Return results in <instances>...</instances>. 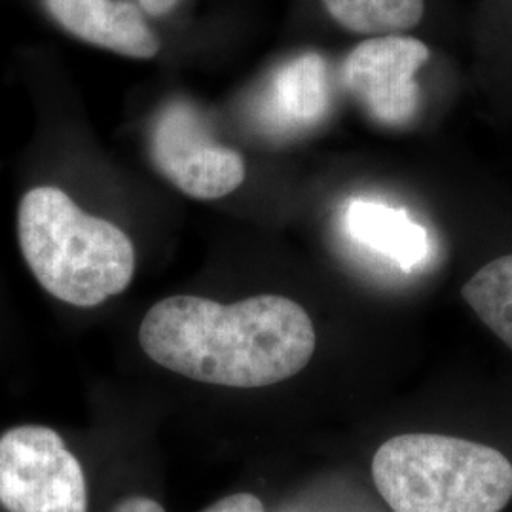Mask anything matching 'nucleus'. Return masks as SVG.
I'll return each instance as SVG.
<instances>
[{"instance_id":"nucleus-1","label":"nucleus","mask_w":512,"mask_h":512,"mask_svg":"<svg viewBox=\"0 0 512 512\" xmlns=\"http://www.w3.org/2000/svg\"><path fill=\"white\" fill-rule=\"evenodd\" d=\"M139 342L156 365L184 378L255 389L302 372L317 338L308 311L279 294L236 304L183 294L148 310Z\"/></svg>"},{"instance_id":"nucleus-2","label":"nucleus","mask_w":512,"mask_h":512,"mask_svg":"<svg viewBox=\"0 0 512 512\" xmlns=\"http://www.w3.org/2000/svg\"><path fill=\"white\" fill-rule=\"evenodd\" d=\"M18 238L42 289L76 308H93L124 293L135 274L128 234L80 209L57 186H37L21 198Z\"/></svg>"},{"instance_id":"nucleus-3","label":"nucleus","mask_w":512,"mask_h":512,"mask_svg":"<svg viewBox=\"0 0 512 512\" xmlns=\"http://www.w3.org/2000/svg\"><path fill=\"white\" fill-rule=\"evenodd\" d=\"M372 480L395 512H501L512 499V463L492 446L410 433L384 442Z\"/></svg>"},{"instance_id":"nucleus-4","label":"nucleus","mask_w":512,"mask_h":512,"mask_svg":"<svg viewBox=\"0 0 512 512\" xmlns=\"http://www.w3.org/2000/svg\"><path fill=\"white\" fill-rule=\"evenodd\" d=\"M2 512H90L80 459L54 429L19 425L0 437Z\"/></svg>"},{"instance_id":"nucleus-5","label":"nucleus","mask_w":512,"mask_h":512,"mask_svg":"<svg viewBox=\"0 0 512 512\" xmlns=\"http://www.w3.org/2000/svg\"><path fill=\"white\" fill-rule=\"evenodd\" d=\"M150 158L169 183L194 200H219L245 181L238 150L215 141L200 110L179 99L156 114Z\"/></svg>"},{"instance_id":"nucleus-6","label":"nucleus","mask_w":512,"mask_h":512,"mask_svg":"<svg viewBox=\"0 0 512 512\" xmlns=\"http://www.w3.org/2000/svg\"><path fill=\"white\" fill-rule=\"evenodd\" d=\"M418 38L389 35L361 42L342 65L349 95L378 122L399 126L418 109L416 74L429 61Z\"/></svg>"},{"instance_id":"nucleus-7","label":"nucleus","mask_w":512,"mask_h":512,"mask_svg":"<svg viewBox=\"0 0 512 512\" xmlns=\"http://www.w3.org/2000/svg\"><path fill=\"white\" fill-rule=\"evenodd\" d=\"M42 2L57 25L92 46L135 59H150L160 52V40L133 0Z\"/></svg>"},{"instance_id":"nucleus-8","label":"nucleus","mask_w":512,"mask_h":512,"mask_svg":"<svg viewBox=\"0 0 512 512\" xmlns=\"http://www.w3.org/2000/svg\"><path fill=\"white\" fill-rule=\"evenodd\" d=\"M329 107V78L323 57L298 55L275 73L264 99L266 118L277 128L317 122Z\"/></svg>"},{"instance_id":"nucleus-9","label":"nucleus","mask_w":512,"mask_h":512,"mask_svg":"<svg viewBox=\"0 0 512 512\" xmlns=\"http://www.w3.org/2000/svg\"><path fill=\"white\" fill-rule=\"evenodd\" d=\"M351 236L366 247L393 258L401 268L420 264L427 255V234L401 209L355 200L348 207Z\"/></svg>"},{"instance_id":"nucleus-10","label":"nucleus","mask_w":512,"mask_h":512,"mask_svg":"<svg viewBox=\"0 0 512 512\" xmlns=\"http://www.w3.org/2000/svg\"><path fill=\"white\" fill-rule=\"evenodd\" d=\"M330 18L357 35L389 37L414 29L423 0H323Z\"/></svg>"},{"instance_id":"nucleus-11","label":"nucleus","mask_w":512,"mask_h":512,"mask_svg":"<svg viewBox=\"0 0 512 512\" xmlns=\"http://www.w3.org/2000/svg\"><path fill=\"white\" fill-rule=\"evenodd\" d=\"M461 294L478 319L512 349V255L495 258L478 270Z\"/></svg>"},{"instance_id":"nucleus-12","label":"nucleus","mask_w":512,"mask_h":512,"mask_svg":"<svg viewBox=\"0 0 512 512\" xmlns=\"http://www.w3.org/2000/svg\"><path fill=\"white\" fill-rule=\"evenodd\" d=\"M202 512H266V507L258 495L238 492L222 497Z\"/></svg>"},{"instance_id":"nucleus-13","label":"nucleus","mask_w":512,"mask_h":512,"mask_svg":"<svg viewBox=\"0 0 512 512\" xmlns=\"http://www.w3.org/2000/svg\"><path fill=\"white\" fill-rule=\"evenodd\" d=\"M109 512H167L164 505L145 494H131L118 499Z\"/></svg>"},{"instance_id":"nucleus-14","label":"nucleus","mask_w":512,"mask_h":512,"mask_svg":"<svg viewBox=\"0 0 512 512\" xmlns=\"http://www.w3.org/2000/svg\"><path fill=\"white\" fill-rule=\"evenodd\" d=\"M181 0H137V4L141 6L143 12H147L150 16H165L169 14L175 6H179Z\"/></svg>"}]
</instances>
